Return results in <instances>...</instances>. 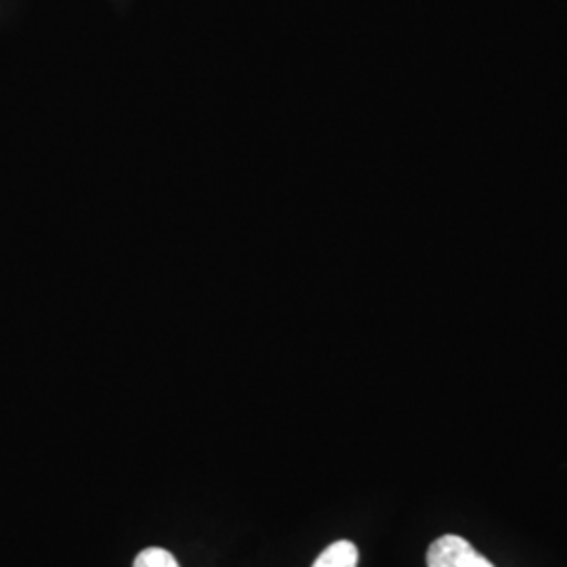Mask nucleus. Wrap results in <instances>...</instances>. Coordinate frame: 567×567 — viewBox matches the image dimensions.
I'll use <instances>...</instances> for the list:
<instances>
[{"mask_svg":"<svg viewBox=\"0 0 567 567\" xmlns=\"http://www.w3.org/2000/svg\"><path fill=\"white\" fill-rule=\"evenodd\" d=\"M429 567H494L465 538L447 534L426 550Z\"/></svg>","mask_w":567,"mask_h":567,"instance_id":"obj_1","label":"nucleus"},{"mask_svg":"<svg viewBox=\"0 0 567 567\" xmlns=\"http://www.w3.org/2000/svg\"><path fill=\"white\" fill-rule=\"evenodd\" d=\"M358 547L349 540H339L322 550L311 567H358Z\"/></svg>","mask_w":567,"mask_h":567,"instance_id":"obj_2","label":"nucleus"},{"mask_svg":"<svg viewBox=\"0 0 567 567\" xmlns=\"http://www.w3.org/2000/svg\"><path fill=\"white\" fill-rule=\"evenodd\" d=\"M133 567H179V564L166 548L152 547L137 555Z\"/></svg>","mask_w":567,"mask_h":567,"instance_id":"obj_3","label":"nucleus"}]
</instances>
